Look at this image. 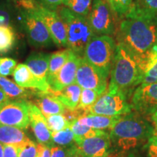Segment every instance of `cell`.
<instances>
[{
  "label": "cell",
  "instance_id": "25",
  "mask_svg": "<svg viewBox=\"0 0 157 157\" xmlns=\"http://www.w3.org/2000/svg\"><path fill=\"white\" fill-rule=\"evenodd\" d=\"M16 42V34L12 26L0 25V54L13 50Z\"/></svg>",
  "mask_w": 157,
  "mask_h": 157
},
{
  "label": "cell",
  "instance_id": "34",
  "mask_svg": "<svg viewBox=\"0 0 157 157\" xmlns=\"http://www.w3.org/2000/svg\"><path fill=\"white\" fill-rule=\"evenodd\" d=\"M36 145L34 141L29 138L19 146L18 157H36Z\"/></svg>",
  "mask_w": 157,
  "mask_h": 157
},
{
  "label": "cell",
  "instance_id": "3",
  "mask_svg": "<svg viewBox=\"0 0 157 157\" xmlns=\"http://www.w3.org/2000/svg\"><path fill=\"white\" fill-rule=\"evenodd\" d=\"M143 75L144 73L137 59L124 45L118 42L109 87L116 88L127 93L142 83Z\"/></svg>",
  "mask_w": 157,
  "mask_h": 157
},
{
  "label": "cell",
  "instance_id": "37",
  "mask_svg": "<svg viewBox=\"0 0 157 157\" xmlns=\"http://www.w3.org/2000/svg\"><path fill=\"white\" fill-rule=\"evenodd\" d=\"M52 146L39 143L36 145V157H50L51 148Z\"/></svg>",
  "mask_w": 157,
  "mask_h": 157
},
{
  "label": "cell",
  "instance_id": "18",
  "mask_svg": "<svg viewBox=\"0 0 157 157\" xmlns=\"http://www.w3.org/2000/svg\"><path fill=\"white\" fill-rule=\"evenodd\" d=\"M50 57V54L36 52L31 54L25 62V64L30 68L34 76L45 83H48V74Z\"/></svg>",
  "mask_w": 157,
  "mask_h": 157
},
{
  "label": "cell",
  "instance_id": "17",
  "mask_svg": "<svg viewBox=\"0 0 157 157\" xmlns=\"http://www.w3.org/2000/svg\"><path fill=\"white\" fill-rule=\"evenodd\" d=\"M36 103L45 117L64 113L66 108L56 97L53 92L39 91L36 95Z\"/></svg>",
  "mask_w": 157,
  "mask_h": 157
},
{
  "label": "cell",
  "instance_id": "29",
  "mask_svg": "<svg viewBox=\"0 0 157 157\" xmlns=\"http://www.w3.org/2000/svg\"><path fill=\"white\" fill-rule=\"evenodd\" d=\"M93 0H64L63 5L76 14L87 17Z\"/></svg>",
  "mask_w": 157,
  "mask_h": 157
},
{
  "label": "cell",
  "instance_id": "19",
  "mask_svg": "<svg viewBox=\"0 0 157 157\" xmlns=\"http://www.w3.org/2000/svg\"><path fill=\"white\" fill-rule=\"evenodd\" d=\"M82 90V87L74 82L55 94L66 109L74 110L77 108L79 103Z\"/></svg>",
  "mask_w": 157,
  "mask_h": 157
},
{
  "label": "cell",
  "instance_id": "6",
  "mask_svg": "<svg viewBox=\"0 0 157 157\" xmlns=\"http://www.w3.org/2000/svg\"><path fill=\"white\" fill-rule=\"evenodd\" d=\"M132 105L127 101V93L116 88L109 87L89 109L92 114L108 117L126 115L132 112Z\"/></svg>",
  "mask_w": 157,
  "mask_h": 157
},
{
  "label": "cell",
  "instance_id": "32",
  "mask_svg": "<svg viewBox=\"0 0 157 157\" xmlns=\"http://www.w3.org/2000/svg\"><path fill=\"white\" fill-rule=\"evenodd\" d=\"M13 11L8 2H0V25L11 26Z\"/></svg>",
  "mask_w": 157,
  "mask_h": 157
},
{
  "label": "cell",
  "instance_id": "27",
  "mask_svg": "<svg viewBox=\"0 0 157 157\" xmlns=\"http://www.w3.org/2000/svg\"><path fill=\"white\" fill-rule=\"evenodd\" d=\"M101 95V94L98 93L95 90L82 89L81 95H80L79 103H78L76 109L82 110L87 114L89 113H88L89 109L95 103V102Z\"/></svg>",
  "mask_w": 157,
  "mask_h": 157
},
{
  "label": "cell",
  "instance_id": "15",
  "mask_svg": "<svg viewBox=\"0 0 157 157\" xmlns=\"http://www.w3.org/2000/svg\"><path fill=\"white\" fill-rule=\"evenodd\" d=\"M29 120L35 137L40 143L53 146L52 133L47 124L46 118L34 103L29 102Z\"/></svg>",
  "mask_w": 157,
  "mask_h": 157
},
{
  "label": "cell",
  "instance_id": "20",
  "mask_svg": "<svg viewBox=\"0 0 157 157\" xmlns=\"http://www.w3.org/2000/svg\"><path fill=\"white\" fill-rule=\"evenodd\" d=\"M120 117L121 116L108 117V116L87 113L80 117L78 119V121L82 124L87 125L91 128L103 130V129H111Z\"/></svg>",
  "mask_w": 157,
  "mask_h": 157
},
{
  "label": "cell",
  "instance_id": "14",
  "mask_svg": "<svg viewBox=\"0 0 157 157\" xmlns=\"http://www.w3.org/2000/svg\"><path fill=\"white\" fill-rule=\"evenodd\" d=\"M82 157H109L111 142L109 134L89 137L76 143Z\"/></svg>",
  "mask_w": 157,
  "mask_h": 157
},
{
  "label": "cell",
  "instance_id": "7",
  "mask_svg": "<svg viewBox=\"0 0 157 157\" xmlns=\"http://www.w3.org/2000/svg\"><path fill=\"white\" fill-rule=\"evenodd\" d=\"M22 25L29 42L36 48H47L53 44L48 27L35 10H21Z\"/></svg>",
  "mask_w": 157,
  "mask_h": 157
},
{
  "label": "cell",
  "instance_id": "33",
  "mask_svg": "<svg viewBox=\"0 0 157 157\" xmlns=\"http://www.w3.org/2000/svg\"><path fill=\"white\" fill-rule=\"evenodd\" d=\"M17 62L10 58H0V76H8L13 74Z\"/></svg>",
  "mask_w": 157,
  "mask_h": 157
},
{
  "label": "cell",
  "instance_id": "24",
  "mask_svg": "<svg viewBox=\"0 0 157 157\" xmlns=\"http://www.w3.org/2000/svg\"><path fill=\"white\" fill-rule=\"evenodd\" d=\"M71 129L74 135V140L75 143L79 142L84 139L89 138V137L101 136V135H107L108 132H104L100 129H95L87 126V125L82 124L78 122V120L71 125Z\"/></svg>",
  "mask_w": 157,
  "mask_h": 157
},
{
  "label": "cell",
  "instance_id": "11",
  "mask_svg": "<svg viewBox=\"0 0 157 157\" xmlns=\"http://www.w3.org/2000/svg\"><path fill=\"white\" fill-rule=\"evenodd\" d=\"M131 105L141 115H150L157 109V83L140 84L133 91Z\"/></svg>",
  "mask_w": 157,
  "mask_h": 157
},
{
  "label": "cell",
  "instance_id": "43",
  "mask_svg": "<svg viewBox=\"0 0 157 157\" xmlns=\"http://www.w3.org/2000/svg\"><path fill=\"white\" fill-rule=\"evenodd\" d=\"M0 157H4V145L0 143Z\"/></svg>",
  "mask_w": 157,
  "mask_h": 157
},
{
  "label": "cell",
  "instance_id": "38",
  "mask_svg": "<svg viewBox=\"0 0 157 157\" xmlns=\"http://www.w3.org/2000/svg\"><path fill=\"white\" fill-rule=\"evenodd\" d=\"M19 146L4 145V157H18Z\"/></svg>",
  "mask_w": 157,
  "mask_h": 157
},
{
  "label": "cell",
  "instance_id": "40",
  "mask_svg": "<svg viewBox=\"0 0 157 157\" xmlns=\"http://www.w3.org/2000/svg\"><path fill=\"white\" fill-rule=\"evenodd\" d=\"M68 157H82L81 154L78 151L76 144H74V146L70 147Z\"/></svg>",
  "mask_w": 157,
  "mask_h": 157
},
{
  "label": "cell",
  "instance_id": "8",
  "mask_svg": "<svg viewBox=\"0 0 157 157\" xmlns=\"http://www.w3.org/2000/svg\"><path fill=\"white\" fill-rule=\"evenodd\" d=\"M87 18L95 34L110 36L114 33L113 10L106 0H93Z\"/></svg>",
  "mask_w": 157,
  "mask_h": 157
},
{
  "label": "cell",
  "instance_id": "44",
  "mask_svg": "<svg viewBox=\"0 0 157 157\" xmlns=\"http://www.w3.org/2000/svg\"><path fill=\"white\" fill-rule=\"evenodd\" d=\"M125 157H138V156H137L135 154H134V153L130 152V153H129V154H127Z\"/></svg>",
  "mask_w": 157,
  "mask_h": 157
},
{
  "label": "cell",
  "instance_id": "16",
  "mask_svg": "<svg viewBox=\"0 0 157 157\" xmlns=\"http://www.w3.org/2000/svg\"><path fill=\"white\" fill-rule=\"evenodd\" d=\"M13 74L15 82L21 87L37 90L42 92L51 91L49 84L43 82L36 77L25 63L17 65Z\"/></svg>",
  "mask_w": 157,
  "mask_h": 157
},
{
  "label": "cell",
  "instance_id": "39",
  "mask_svg": "<svg viewBox=\"0 0 157 157\" xmlns=\"http://www.w3.org/2000/svg\"><path fill=\"white\" fill-rule=\"evenodd\" d=\"M64 0H42V5L50 10H56L57 7L63 3Z\"/></svg>",
  "mask_w": 157,
  "mask_h": 157
},
{
  "label": "cell",
  "instance_id": "26",
  "mask_svg": "<svg viewBox=\"0 0 157 157\" xmlns=\"http://www.w3.org/2000/svg\"><path fill=\"white\" fill-rule=\"evenodd\" d=\"M130 10L143 15L157 17V0H135Z\"/></svg>",
  "mask_w": 157,
  "mask_h": 157
},
{
  "label": "cell",
  "instance_id": "13",
  "mask_svg": "<svg viewBox=\"0 0 157 157\" xmlns=\"http://www.w3.org/2000/svg\"><path fill=\"white\" fill-rule=\"evenodd\" d=\"M82 58L71 50L68 60L58 74L48 82L51 91L58 93L70 84L75 82L76 71Z\"/></svg>",
  "mask_w": 157,
  "mask_h": 157
},
{
  "label": "cell",
  "instance_id": "5",
  "mask_svg": "<svg viewBox=\"0 0 157 157\" xmlns=\"http://www.w3.org/2000/svg\"><path fill=\"white\" fill-rule=\"evenodd\" d=\"M116 48L117 44L112 37L96 35L86 46L83 58L108 78L111 74Z\"/></svg>",
  "mask_w": 157,
  "mask_h": 157
},
{
  "label": "cell",
  "instance_id": "22",
  "mask_svg": "<svg viewBox=\"0 0 157 157\" xmlns=\"http://www.w3.org/2000/svg\"><path fill=\"white\" fill-rule=\"evenodd\" d=\"M0 89L8 96L10 99L26 100L31 94V91L21 87L15 82L2 76H0Z\"/></svg>",
  "mask_w": 157,
  "mask_h": 157
},
{
  "label": "cell",
  "instance_id": "12",
  "mask_svg": "<svg viewBox=\"0 0 157 157\" xmlns=\"http://www.w3.org/2000/svg\"><path fill=\"white\" fill-rule=\"evenodd\" d=\"M35 11L48 27L54 44L58 47H67L66 27L58 13L41 5H37Z\"/></svg>",
  "mask_w": 157,
  "mask_h": 157
},
{
  "label": "cell",
  "instance_id": "4",
  "mask_svg": "<svg viewBox=\"0 0 157 157\" xmlns=\"http://www.w3.org/2000/svg\"><path fill=\"white\" fill-rule=\"evenodd\" d=\"M58 14L66 27L67 48L81 56L90 41L96 36L87 17L76 14L66 7H61Z\"/></svg>",
  "mask_w": 157,
  "mask_h": 157
},
{
  "label": "cell",
  "instance_id": "10",
  "mask_svg": "<svg viewBox=\"0 0 157 157\" xmlns=\"http://www.w3.org/2000/svg\"><path fill=\"white\" fill-rule=\"evenodd\" d=\"M107 78L82 57L76 71L75 80L82 89L93 90L103 95L106 91Z\"/></svg>",
  "mask_w": 157,
  "mask_h": 157
},
{
  "label": "cell",
  "instance_id": "36",
  "mask_svg": "<svg viewBox=\"0 0 157 157\" xmlns=\"http://www.w3.org/2000/svg\"><path fill=\"white\" fill-rule=\"evenodd\" d=\"M70 147H62L53 145L51 148L50 157H68Z\"/></svg>",
  "mask_w": 157,
  "mask_h": 157
},
{
  "label": "cell",
  "instance_id": "21",
  "mask_svg": "<svg viewBox=\"0 0 157 157\" xmlns=\"http://www.w3.org/2000/svg\"><path fill=\"white\" fill-rule=\"evenodd\" d=\"M29 137L23 129L17 127L0 125V143L3 145L21 146Z\"/></svg>",
  "mask_w": 157,
  "mask_h": 157
},
{
  "label": "cell",
  "instance_id": "41",
  "mask_svg": "<svg viewBox=\"0 0 157 157\" xmlns=\"http://www.w3.org/2000/svg\"><path fill=\"white\" fill-rule=\"evenodd\" d=\"M10 101V99L8 96L0 89V107L3 106L4 105H5L6 103H7Z\"/></svg>",
  "mask_w": 157,
  "mask_h": 157
},
{
  "label": "cell",
  "instance_id": "2",
  "mask_svg": "<svg viewBox=\"0 0 157 157\" xmlns=\"http://www.w3.org/2000/svg\"><path fill=\"white\" fill-rule=\"evenodd\" d=\"M155 129L138 113H129L120 117L110 129L111 145L119 151H129L145 145Z\"/></svg>",
  "mask_w": 157,
  "mask_h": 157
},
{
  "label": "cell",
  "instance_id": "1",
  "mask_svg": "<svg viewBox=\"0 0 157 157\" xmlns=\"http://www.w3.org/2000/svg\"><path fill=\"white\" fill-rule=\"evenodd\" d=\"M118 42L137 59L144 73L149 57L157 45V17L129 10L119 25Z\"/></svg>",
  "mask_w": 157,
  "mask_h": 157
},
{
  "label": "cell",
  "instance_id": "23",
  "mask_svg": "<svg viewBox=\"0 0 157 157\" xmlns=\"http://www.w3.org/2000/svg\"><path fill=\"white\" fill-rule=\"evenodd\" d=\"M71 50L70 49L58 51L50 54V62H49V70L48 74V82L50 81L58 74L63 65L66 63L69 58Z\"/></svg>",
  "mask_w": 157,
  "mask_h": 157
},
{
  "label": "cell",
  "instance_id": "42",
  "mask_svg": "<svg viewBox=\"0 0 157 157\" xmlns=\"http://www.w3.org/2000/svg\"><path fill=\"white\" fill-rule=\"evenodd\" d=\"M149 116H150L151 120L152 121L153 124H154V126L155 127V129L157 131V109L155 110L154 112Z\"/></svg>",
  "mask_w": 157,
  "mask_h": 157
},
{
  "label": "cell",
  "instance_id": "31",
  "mask_svg": "<svg viewBox=\"0 0 157 157\" xmlns=\"http://www.w3.org/2000/svg\"><path fill=\"white\" fill-rule=\"evenodd\" d=\"M111 9L119 16H124L130 10L133 0H106Z\"/></svg>",
  "mask_w": 157,
  "mask_h": 157
},
{
  "label": "cell",
  "instance_id": "28",
  "mask_svg": "<svg viewBox=\"0 0 157 157\" xmlns=\"http://www.w3.org/2000/svg\"><path fill=\"white\" fill-rule=\"evenodd\" d=\"M52 139L53 144L62 147H70L76 144L74 135L71 127H67L58 132H52Z\"/></svg>",
  "mask_w": 157,
  "mask_h": 157
},
{
  "label": "cell",
  "instance_id": "30",
  "mask_svg": "<svg viewBox=\"0 0 157 157\" xmlns=\"http://www.w3.org/2000/svg\"><path fill=\"white\" fill-rule=\"evenodd\" d=\"M45 118H46L47 124L51 132H58V131L71 127L70 124L65 117L63 113L51 115Z\"/></svg>",
  "mask_w": 157,
  "mask_h": 157
},
{
  "label": "cell",
  "instance_id": "9",
  "mask_svg": "<svg viewBox=\"0 0 157 157\" xmlns=\"http://www.w3.org/2000/svg\"><path fill=\"white\" fill-rule=\"evenodd\" d=\"M29 102L15 100L0 107V125L26 129L30 125Z\"/></svg>",
  "mask_w": 157,
  "mask_h": 157
},
{
  "label": "cell",
  "instance_id": "35",
  "mask_svg": "<svg viewBox=\"0 0 157 157\" xmlns=\"http://www.w3.org/2000/svg\"><path fill=\"white\" fill-rule=\"evenodd\" d=\"M145 147L148 157H157V131L156 129Z\"/></svg>",
  "mask_w": 157,
  "mask_h": 157
}]
</instances>
